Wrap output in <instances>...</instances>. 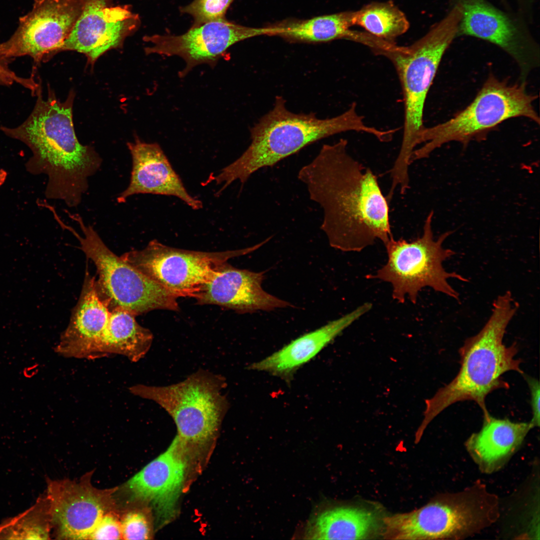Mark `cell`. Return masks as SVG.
I'll return each instance as SVG.
<instances>
[{
	"instance_id": "obj_4",
	"label": "cell",
	"mask_w": 540,
	"mask_h": 540,
	"mask_svg": "<svg viewBox=\"0 0 540 540\" xmlns=\"http://www.w3.org/2000/svg\"><path fill=\"white\" fill-rule=\"evenodd\" d=\"M356 106L353 102L341 114L322 119L312 113L292 112L287 109L285 100L276 96L273 108L251 128V142L246 150L214 180L222 185V190L235 180L244 184L258 170L272 166L306 146L339 133L366 132L382 140L384 130L366 124Z\"/></svg>"
},
{
	"instance_id": "obj_22",
	"label": "cell",
	"mask_w": 540,
	"mask_h": 540,
	"mask_svg": "<svg viewBox=\"0 0 540 540\" xmlns=\"http://www.w3.org/2000/svg\"><path fill=\"white\" fill-rule=\"evenodd\" d=\"M529 422L484 416L481 430L466 442V448L480 470L492 474L501 469L520 448L530 429Z\"/></svg>"
},
{
	"instance_id": "obj_14",
	"label": "cell",
	"mask_w": 540,
	"mask_h": 540,
	"mask_svg": "<svg viewBox=\"0 0 540 540\" xmlns=\"http://www.w3.org/2000/svg\"><path fill=\"white\" fill-rule=\"evenodd\" d=\"M90 476L79 480H47L45 496L56 538L88 540L104 514L113 510L118 488H96Z\"/></svg>"
},
{
	"instance_id": "obj_23",
	"label": "cell",
	"mask_w": 540,
	"mask_h": 540,
	"mask_svg": "<svg viewBox=\"0 0 540 540\" xmlns=\"http://www.w3.org/2000/svg\"><path fill=\"white\" fill-rule=\"evenodd\" d=\"M136 316L122 309L110 312L108 325L96 346L94 358L118 354L132 362L143 358L150 350L153 335L136 322Z\"/></svg>"
},
{
	"instance_id": "obj_25",
	"label": "cell",
	"mask_w": 540,
	"mask_h": 540,
	"mask_svg": "<svg viewBox=\"0 0 540 540\" xmlns=\"http://www.w3.org/2000/svg\"><path fill=\"white\" fill-rule=\"evenodd\" d=\"M378 524L376 516L367 510L335 508L318 516L311 536L320 540H364L370 536Z\"/></svg>"
},
{
	"instance_id": "obj_21",
	"label": "cell",
	"mask_w": 540,
	"mask_h": 540,
	"mask_svg": "<svg viewBox=\"0 0 540 540\" xmlns=\"http://www.w3.org/2000/svg\"><path fill=\"white\" fill-rule=\"evenodd\" d=\"M372 307L369 302L362 304L340 318L299 336L272 355L252 364L250 368L288 380L300 367L313 358Z\"/></svg>"
},
{
	"instance_id": "obj_16",
	"label": "cell",
	"mask_w": 540,
	"mask_h": 540,
	"mask_svg": "<svg viewBox=\"0 0 540 540\" xmlns=\"http://www.w3.org/2000/svg\"><path fill=\"white\" fill-rule=\"evenodd\" d=\"M82 10L60 52L74 50L93 65L107 51L122 47L126 38L140 26L130 5L114 6L113 0H80Z\"/></svg>"
},
{
	"instance_id": "obj_18",
	"label": "cell",
	"mask_w": 540,
	"mask_h": 540,
	"mask_svg": "<svg viewBox=\"0 0 540 540\" xmlns=\"http://www.w3.org/2000/svg\"><path fill=\"white\" fill-rule=\"evenodd\" d=\"M264 274V272L238 269L226 262L194 298L199 304L218 305L240 314L292 306L262 289Z\"/></svg>"
},
{
	"instance_id": "obj_2",
	"label": "cell",
	"mask_w": 540,
	"mask_h": 540,
	"mask_svg": "<svg viewBox=\"0 0 540 540\" xmlns=\"http://www.w3.org/2000/svg\"><path fill=\"white\" fill-rule=\"evenodd\" d=\"M36 104L20 125L1 127L8 136L26 144L32 156L27 170L48 177L45 191L48 198L63 200L76 207L88 188V180L100 169L102 160L94 149L84 146L76 135L72 121L73 91L61 102L49 89L44 99L39 86Z\"/></svg>"
},
{
	"instance_id": "obj_26",
	"label": "cell",
	"mask_w": 540,
	"mask_h": 540,
	"mask_svg": "<svg viewBox=\"0 0 540 540\" xmlns=\"http://www.w3.org/2000/svg\"><path fill=\"white\" fill-rule=\"evenodd\" d=\"M354 23L370 34L390 42L409 28L404 14L392 2H375L364 6L354 12Z\"/></svg>"
},
{
	"instance_id": "obj_1",
	"label": "cell",
	"mask_w": 540,
	"mask_h": 540,
	"mask_svg": "<svg viewBox=\"0 0 540 540\" xmlns=\"http://www.w3.org/2000/svg\"><path fill=\"white\" fill-rule=\"evenodd\" d=\"M347 146L344 138L324 144L298 178L322 210L320 229L330 245L360 252L377 240L385 245L393 236L388 202L376 176L351 156Z\"/></svg>"
},
{
	"instance_id": "obj_32",
	"label": "cell",
	"mask_w": 540,
	"mask_h": 540,
	"mask_svg": "<svg viewBox=\"0 0 540 540\" xmlns=\"http://www.w3.org/2000/svg\"><path fill=\"white\" fill-rule=\"evenodd\" d=\"M7 176V172L2 168H0V186L4 182Z\"/></svg>"
},
{
	"instance_id": "obj_11",
	"label": "cell",
	"mask_w": 540,
	"mask_h": 540,
	"mask_svg": "<svg viewBox=\"0 0 540 540\" xmlns=\"http://www.w3.org/2000/svg\"><path fill=\"white\" fill-rule=\"evenodd\" d=\"M265 241L250 247L220 252H204L170 247L150 241L143 249L124 253L120 257L176 296L194 298L230 258L254 252Z\"/></svg>"
},
{
	"instance_id": "obj_6",
	"label": "cell",
	"mask_w": 540,
	"mask_h": 540,
	"mask_svg": "<svg viewBox=\"0 0 540 540\" xmlns=\"http://www.w3.org/2000/svg\"><path fill=\"white\" fill-rule=\"evenodd\" d=\"M226 386L224 376L200 369L176 384H138L129 390L164 409L176 424V436L192 453V448H204L216 440L228 409Z\"/></svg>"
},
{
	"instance_id": "obj_31",
	"label": "cell",
	"mask_w": 540,
	"mask_h": 540,
	"mask_svg": "<svg viewBox=\"0 0 540 540\" xmlns=\"http://www.w3.org/2000/svg\"><path fill=\"white\" fill-rule=\"evenodd\" d=\"M526 380L531 394L532 418L530 422L534 428L540 425V384L538 380L528 376H526Z\"/></svg>"
},
{
	"instance_id": "obj_5",
	"label": "cell",
	"mask_w": 540,
	"mask_h": 540,
	"mask_svg": "<svg viewBox=\"0 0 540 540\" xmlns=\"http://www.w3.org/2000/svg\"><path fill=\"white\" fill-rule=\"evenodd\" d=\"M462 10L455 4L424 36L408 46H396L386 56L392 61L402 86L404 122L402 142L394 168L407 171L414 151L421 144L426 98L446 49L458 34Z\"/></svg>"
},
{
	"instance_id": "obj_34",
	"label": "cell",
	"mask_w": 540,
	"mask_h": 540,
	"mask_svg": "<svg viewBox=\"0 0 540 540\" xmlns=\"http://www.w3.org/2000/svg\"><path fill=\"white\" fill-rule=\"evenodd\" d=\"M528 1L529 0H520V2H522V1H528Z\"/></svg>"
},
{
	"instance_id": "obj_17",
	"label": "cell",
	"mask_w": 540,
	"mask_h": 540,
	"mask_svg": "<svg viewBox=\"0 0 540 540\" xmlns=\"http://www.w3.org/2000/svg\"><path fill=\"white\" fill-rule=\"evenodd\" d=\"M462 8L458 34L474 36L494 44L518 64L522 81L539 64V50L516 20L486 0H455Z\"/></svg>"
},
{
	"instance_id": "obj_29",
	"label": "cell",
	"mask_w": 540,
	"mask_h": 540,
	"mask_svg": "<svg viewBox=\"0 0 540 540\" xmlns=\"http://www.w3.org/2000/svg\"><path fill=\"white\" fill-rule=\"evenodd\" d=\"M123 540H150L152 524L148 512L140 509L130 510L120 517Z\"/></svg>"
},
{
	"instance_id": "obj_19",
	"label": "cell",
	"mask_w": 540,
	"mask_h": 540,
	"mask_svg": "<svg viewBox=\"0 0 540 540\" xmlns=\"http://www.w3.org/2000/svg\"><path fill=\"white\" fill-rule=\"evenodd\" d=\"M127 145L132 160L130 182L117 198L118 203L134 194H152L177 197L194 210L202 208V202L188 192L158 144L147 143L136 136Z\"/></svg>"
},
{
	"instance_id": "obj_24",
	"label": "cell",
	"mask_w": 540,
	"mask_h": 540,
	"mask_svg": "<svg viewBox=\"0 0 540 540\" xmlns=\"http://www.w3.org/2000/svg\"><path fill=\"white\" fill-rule=\"evenodd\" d=\"M354 12L321 16L307 20H288L270 26V36L291 42H324L340 38L350 40Z\"/></svg>"
},
{
	"instance_id": "obj_10",
	"label": "cell",
	"mask_w": 540,
	"mask_h": 540,
	"mask_svg": "<svg viewBox=\"0 0 540 540\" xmlns=\"http://www.w3.org/2000/svg\"><path fill=\"white\" fill-rule=\"evenodd\" d=\"M68 214L80 226L82 236L60 224L77 238L80 249L96 266V290L110 312L122 309L136 316L157 309L179 310L177 296L115 254L79 215Z\"/></svg>"
},
{
	"instance_id": "obj_20",
	"label": "cell",
	"mask_w": 540,
	"mask_h": 540,
	"mask_svg": "<svg viewBox=\"0 0 540 540\" xmlns=\"http://www.w3.org/2000/svg\"><path fill=\"white\" fill-rule=\"evenodd\" d=\"M94 278L86 271L78 300L54 351L68 358H94L97 344L106 329L110 312L98 296Z\"/></svg>"
},
{
	"instance_id": "obj_27",
	"label": "cell",
	"mask_w": 540,
	"mask_h": 540,
	"mask_svg": "<svg viewBox=\"0 0 540 540\" xmlns=\"http://www.w3.org/2000/svg\"><path fill=\"white\" fill-rule=\"evenodd\" d=\"M52 530L46 496L24 512L0 524V540H47Z\"/></svg>"
},
{
	"instance_id": "obj_8",
	"label": "cell",
	"mask_w": 540,
	"mask_h": 540,
	"mask_svg": "<svg viewBox=\"0 0 540 540\" xmlns=\"http://www.w3.org/2000/svg\"><path fill=\"white\" fill-rule=\"evenodd\" d=\"M536 96L527 92L525 82L510 84L489 75L473 101L447 121L425 126L421 136L422 146L416 148L411 163L428 158L443 144L458 142L464 146L484 136L502 122L525 117L540 124L533 103Z\"/></svg>"
},
{
	"instance_id": "obj_9",
	"label": "cell",
	"mask_w": 540,
	"mask_h": 540,
	"mask_svg": "<svg viewBox=\"0 0 540 540\" xmlns=\"http://www.w3.org/2000/svg\"><path fill=\"white\" fill-rule=\"evenodd\" d=\"M434 212L427 216L422 235L412 241L396 240L392 237L384 245L387 253L386 262L375 274L366 276L368 278L388 282L392 286V297L400 303L405 302L406 296L416 304L419 292L430 287L457 301L458 293L450 286L448 280H468L456 272H448L443 262L456 254L442 244L453 233L448 231L435 240L432 228Z\"/></svg>"
},
{
	"instance_id": "obj_12",
	"label": "cell",
	"mask_w": 540,
	"mask_h": 540,
	"mask_svg": "<svg viewBox=\"0 0 540 540\" xmlns=\"http://www.w3.org/2000/svg\"><path fill=\"white\" fill-rule=\"evenodd\" d=\"M269 28L248 27L224 18L192 26L180 35L144 36V41L150 44L144 48V52L146 54L181 58L186 66L178 76L184 78L199 65L214 68L228 49L239 42L260 36H270L271 30Z\"/></svg>"
},
{
	"instance_id": "obj_30",
	"label": "cell",
	"mask_w": 540,
	"mask_h": 540,
	"mask_svg": "<svg viewBox=\"0 0 540 540\" xmlns=\"http://www.w3.org/2000/svg\"><path fill=\"white\" fill-rule=\"evenodd\" d=\"M120 539H122L120 516L113 510L104 514L88 538V540Z\"/></svg>"
},
{
	"instance_id": "obj_3",
	"label": "cell",
	"mask_w": 540,
	"mask_h": 540,
	"mask_svg": "<svg viewBox=\"0 0 540 540\" xmlns=\"http://www.w3.org/2000/svg\"><path fill=\"white\" fill-rule=\"evenodd\" d=\"M518 308V303L509 291L494 300L491 315L484 327L460 348V366L456 377L426 400L416 438H422L428 424L442 410L458 402L474 401L484 416L487 415L486 396L498 388H508L501 376L510 370L523 373L520 360L515 358L516 344L506 346L503 343L506 328Z\"/></svg>"
},
{
	"instance_id": "obj_13",
	"label": "cell",
	"mask_w": 540,
	"mask_h": 540,
	"mask_svg": "<svg viewBox=\"0 0 540 540\" xmlns=\"http://www.w3.org/2000/svg\"><path fill=\"white\" fill-rule=\"evenodd\" d=\"M82 10L80 0H34L16 32L2 43L3 56H28L36 62L48 60L68 38Z\"/></svg>"
},
{
	"instance_id": "obj_15",
	"label": "cell",
	"mask_w": 540,
	"mask_h": 540,
	"mask_svg": "<svg viewBox=\"0 0 540 540\" xmlns=\"http://www.w3.org/2000/svg\"><path fill=\"white\" fill-rule=\"evenodd\" d=\"M191 455L176 436L165 452L125 484L132 498L151 506L159 526L168 524L176 516Z\"/></svg>"
},
{
	"instance_id": "obj_28",
	"label": "cell",
	"mask_w": 540,
	"mask_h": 540,
	"mask_svg": "<svg viewBox=\"0 0 540 540\" xmlns=\"http://www.w3.org/2000/svg\"><path fill=\"white\" fill-rule=\"evenodd\" d=\"M234 0H194L180 11L192 16V26L226 18L227 10Z\"/></svg>"
},
{
	"instance_id": "obj_33",
	"label": "cell",
	"mask_w": 540,
	"mask_h": 540,
	"mask_svg": "<svg viewBox=\"0 0 540 540\" xmlns=\"http://www.w3.org/2000/svg\"><path fill=\"white\" fill-rule=\"evenodd\" d=\"M0 84H4L2 80L0 78Z\"/></svg>"
},
{
	"instance_id": "obj_7",
	"label": "cell",
	"mask_w": 540,
	"mask_h": 540,
	"mask_svg": "<svg viewBox=\"0 0 540 540\" xmlns=\"http://www.w3.org/2000/svg\"><path fill=\"white\" fill-rule=\"evenodd\" d=\"M499 515L497 496L479 482L414 511L388 516L386 526L393 540H460L488 527Z\"/></svg>"
}]
</instances>
